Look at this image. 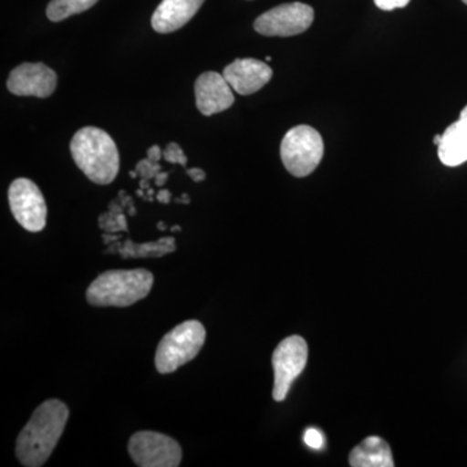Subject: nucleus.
<instances>
[{
  "label": "nucleus",
  "mask_w": 467,
  "mask_h": 467,
  "mask_svg": "<svg viewBox=\"0 0 467 467\" xmlns=\"http://www.w3.org/2000/svg\"><path fill=\"white\" fill-rule=\"evenodd\" d=\"M67 418L69 409L63 401L51 399L39 405L18 435V461L26 467H39L47 462L63 435Z\"/></svg>",
  "instance_id": "nucleus-1"
},
{
  "label": "nucleus",
  "mask_w": 467,
  "mask_h": 467,
  "mask_svg": "<svg viewBox=\"0 0 467 467\" xmlns=\"http://www.w3.org/2000/svg\"><path fill=\"white\" fill-rule=\"evenodd\" d=\"M70 153L77 167L98 184H109L119 171V155L115 140L107 131L86 126L70 142Z\"/></svg>",
  "instance_id": "nucleus-2"
},
{
  "label": "nucleus",
  "mask_w": 467,
  "mask_h": 467,
  "mask_svg": "<svg viewBox=\"0 0 467 467\" xmlns=\"http://www.w3.org/2000/svg\"><path fill=\"white\" fill-rule=\"evenodd\" d=\"M152 285L153 275L149 270H109L88 285L86 299L94 306L125 308L143 300Z\"/></svg>",
  "instance_id": "nucleus-3"
},
{
  "label": "nucleus",
  "mask_w": 467,
  "mask_h": 467,
  "mask_svg": "<svg viewBox=\"0 0 467 467\" xmlns=\"http://www.w3.org/2000/svg\"><path fill=\"white\" fill-rule=\"evenodd\" d=\"M204 326L196 319L184 321L169 331L156 350L155 365L159 373H174L177 368L192 361L205 343Z\"/></svg>",
  "instance_id": "nucleus-4"
},
{
  "label": "nucleus",
  "mask_w": 467,
  "mask_h": 467,
  "mask_svg": "<svg viewBox=\"0 0 467 467\" xmlns=\"http://www.w3.org/2000/svg\"><path fill=\"white\" fill-rule=\"evenodd\" d=\"M325 146L321 134L308 125L295 126L285 135L281 144V159L294 177L312 174L324 158Z\"/></svg>",
  "instance_id": "nucleus-5"
},
{
  "label": "nucleus",
  "mask_w": 467,
  "mask_h": 467,
  "mask_svg": "<svg viewBox=\"0 0 467 467\" xmlns=\"http://www.w3.org/2000/svg\"><path fill=\"white\" fill-rule=\"evenodd\" d=\"M275 368V389L273 398L284 401L287 398L292 383L303 373L308 362V344L299 335L285 337L273 353Z\"/></svg>",
  "instance_id": "nucleus-6"
},
{
  "label": "nucleus",
  "mask_w": 467,
  "mask_h": 467,
  "mask_svg": "<svg viewBox=\"0 0 467 467\" xmlns=\"http://www.w3.org/2000/svg\"><path fill=\"white\" fill-rule=\"evenodd\" d=\"M128 448L131 459L140 467H177L182 461L181 445L160 432H135Z\"/></svg>",
  "instance_id": "nucleus-7"
},
{
  "label": "nucleus",
  "mask_w": 467,
  "mask_h": 467,
  "mask_svg": "<svg viewBox=\"0 0 467 467\" xmlns=\"http://www.w3.org/2000/svg\"><path fill=\"white\" fill-rule=\"evenodd\" d=\"M9 208L18 223L30 233L45 229L47 205L41 190L27 178H17L8 190Z\"/></svg>",
  "instance_id": "nucleus-8"
},
{
  "label": "nucleus",
  "mask_w": 467,
  "mask_h": 467,
  "mask_svg": "<svg viewBox=\"0 0 467 467\" xmlns=\"http://www.w3.org/2000/svg\"><path fill=\"white\" fill-rule=\"evenodd\" d=\"M315 20V11L304 3H285L256 18L254 27L265 36H294L308 30Z\"/></svg>",
  "instance_id": "nucleus-9"
},
{
  "label": "nucleus",
  "mask_w": 467,
  "mask_h": 467,
  "mask_svg": "<svg viewBox=\"0 0 467 467\" xmlns=\"http://www.w3.org/2000/svg\"><path fill=\"white\" fill-rule=\"evenodd\" d=\"M57 86V75L43 63H24L12 70L7 88L17 97L48 98Z\"/></svg>",
  "instance_id": "nucleus-10"
},
{
  "label": "nucleus",
  "mask_w": 467,
  "mask_h": 467,
  "mask_svg": "<svg viewBox=\"0 0 467 467\" xmlns=\"http://www.w3.org/2000/svg\"><path fill=\"white\" fill-rule=\"evenodd\" d=\"M196 107L202 115L212 116L229 109L235 101L232 86L223 75L205 72L195 82Z\"/></svg>",
  "instance_id": "nucleus-11"
},
{
  "label": "nucleus",
  "mask_w": 467,
  "mask_h": 467,
  "mask_svg": "<svg viewBox=\"0 0 467 467\" xmlns=\"http://www.w3.org/2000/svg\"><path fill=\"white\" fill-rule=\"evenodd\" d=\"M223 77L239 95H251L269 84L272 67L256 58H236L223 69Z\"/></svg>",
  "instance_id": "nucleus-12"
},
{
  "label": "nucleus",
  "mask_w": 467,
  "mask_h": 467,
  "mask_svg": "<svg viewBox=\"0 0 467 467\" xmlns=\"http://www.w3.org/2000/svg\"><path fill=\"white\" fill-rule=\"evenodd\" d=\"M205 0H161L150 18L153 30L168 34L181 29L198 14Z\"/></svg>",
  "instance_id": "nucleus-13"
},
{
  "label": "nucleus",
  "mask_w": 467,
  "mask_h": 467,
  "mask_svg": "<svg viewBox=\"0 0 467 467\" xmlns=\"http://www.w3.org/2000/svg\"><path fill=\"white\" fill-rule=\"evenodd\" d=\"M439 159L447 167H459L467 161V119L460 117L441 135L438 146Z\"/></svg>",
  "instance_id": "nucleus-14"
},
{
  "label": "nucleus",
  "mask_w": 467,
  "mask_h": 467,
  "mask_svg": "<svg viewBox=\"0 0 467 467\" xmlns=\"http://www.w3.org/2000/svg\"><path fill=\"white\" fill-rule=\"evenodd\" d=\"M352 467H393L391 448L379 436H368L361 444L353 448L349 454Z\"/></svg>",
  "instance_id": "nucleus-15"
},
{
  "label": "nucleus",
  "mask_w": 467,
  "mask_h": 467,
  "mask_svg": "<svg viewBox=\"0 0 467 467\" xmlns=\"http://www.w3.org/2000/svg\"><path fill=\"white\" fill-rule=\"evenodd\" d=\"M99 0H51L46 9L48 20L52 23L66 20L73 15L82 14L94 7Z\"/></svg>",
  "instance_id": "nucleus-16"
},
{
  "label": "nucleus",
  "mask_w": 467,
  "mask_h": 467,
  "mask_svg": "<svg viewBox=\"0 0 467 467\" xmlns=\"http://www.w3.org/2000/svg\"><path fill=\"white\" fill-rule=\"evenodd\" d=\"M174 238H162L156 243H146L135 245L134 243L126 242L124 248L119 250L124 259L128 257H160L175 250Z\"/></svg>",
  "instance_id": "nucleus-17"
},
{
  "label": "nucleus",
  "mask_w": 467,
  "mask_h": 467,
  "mask_svg": "<svg viewBox=\"0 0 467 467\" xmlns=\"http://www.w3.org/2000/svg\"><path fill=\"white\" fill-rule=\"evenodd\" d=\"M135 171H137L138 175H140L144 180H150V178H155L156 175L161 171V167H160L159 162L152 161V160L150 159H144L142 161L138 162Z\"/></svg>",
  "instance_id": "nucleus-18"
},
{
  "label": "nucleus",
  "mask_w": 467,
  "mask_h": 467,
  "mask_svg": "<svg viewBox=\"0 0 467 467\" xmlns=\"http://www.w3.org/2000/svg\"><path fill=\"white\" fill-rule=\"evenodd\" d=\"M162 155L171 164H180L182 167L187 165L186 155H184L182 149L177 143H169L167 150L162 152Z\"/></svg>",
  "instance_id": "nucleus-19"
},
{
  "label": "nucleus",
  "mask_w": 467,
  "mask_h": 467,
  "mask_svg": "<svg viewBox=\"0 0 467 467\" xmlns=\"http://www.w3.org/2000/svg\"><path fill=\"white\" fill-rule=\"evenodd\" d=\"M304 441L312 450H321L324 445V436L316 429H308L304 435Z\"/></svg>",
  "instance_id": "nucleus-20"
},
{
  "label": "nucleus",
  "mask_w": 467,
  "mask_h": 467,
  "mask_svg": "<svg viewBox=\"0 0 467 467\" xmlns=\"http://www.w3.org/2000/svg\"><path fill=\"white\" fill-rule=\"evenodd\" d=\"M374 3L382 11H393V9L407 7L410 0H374Z\"/></svg>",
  "instance_id": "nucleus-21"
},
{
  "label": "nucleus",
  "mask_w": 467,
  "mask_h": 467,
  "mask_svg": "<svg viewBox=\"0 0 467 467\" xmlns=\"http://www.w3.org/2000/svg\"><path fill=\"white\" fill-rule=\"evenodd\" d=\"M187 175L192 178L193 182H202L205 180V171L201 168L187 169Z\"/></svg>",
  "instance_id": "nucleus-22"
},
{
  "label": "nucleus",
  "mask_w": 467,
  "mask_h": 467,
  "mask_svg": "<svg viewBox=\"0 0 467 467\" xmlns=\"http://www.w3.org/2000/svg\"><path fill=\"white\" fill-rule=\"evenodd\" d=\"M147 156L152 161L159 162L164 155H162L161 149L159 146H152L147 150Z\"/></svg>",
  "instance_id": "nucleus-23"
},
{
  "label": "nucleus",
  "mask_w": 467,
  "mask_h": 467,
  "mask_svg": "<svg viewBox=\"0 0 467 467\" xmlns=\"http://www.w3.org/2000/svg\"><path fill=\"white\" fill-rule=\"evenodd\" d=\"M156 199H158L160 202H162V204H169L171 201V193L169 192L168 190H161V192L156 195Z\"/></svg>",
  "instance_id": "nucleus-24"
},
{
  "label": "nucleus",
  "mask_w": 467,
  "mask_h": 467,
  "mask_svg": "<svg viewBox=\"0 0 467 467\" xmlns=\"http://www.w3.org/2000/svg\"><path fill=\"white\" fill-rule=\"evenodd\" d=\"M169 174L165 173V171H160L158 175L155 177V183L156 186L161 187L164 186L165 183H167Z\"/></svg>",
  "instance_id": "nucleus-25"
},
{
  "label": "nucleus",
  "mask_w": 467,
  "mask_h": 467,
  "mask_svg": "<svg viewBox=\"0 0 467 467\" xmlns=\"http://www.w3.org/2000/svg\"><path fill=\"white\" fill-rule=\"evenodd\" d=\"M117 223H119V229L121 230H128V225H126V218L124 214L119 213V216H117Z\"/></svg>",
  "instance_id": "nucleus-26"
},
{
  "label": "nucleus",
  "mask_w": 467,
  "mask_h": 467,
  "mask_svg": "<svg viewBox=\"0 0 467 467\" xmlns=\"http://www.w3.org/2000/svg\"><path fill=\"white\" fill-rule=\"evenodd\" d=\"M140 189H143V190L150 189L149 180H144V178H142V181H140Z\"/></svg>",
  "instance_id": "nucleus-27"
},
{
  "label": "nucleus",
  "mask_w": 467,
  "mask_h": 467,
  "mask_svg": "<svg viewBox=\"0 0 467 467\" xmlns=\"http://www.w3.org/2000/svg\"><path fill=\"white\" fill-rule=\"evenodd\" d=\"M175 202H183V204H189V202H190L189 195H187V193H183L182 199H177V201H175Z\"/></svg>",
  "instance_id": "nucleus-28"
},
{
  "label": "nucleus",
  "mask_w": 467,
  "mask_h": 467,
  "mask_svg": "<svg viewBox=\"0 0 467 467\" xmlns=\"http://www.w3.org/2000/svg\"><path fill=\"white\" fill-rule=\"evenodd\" d=\"M441 135H435V138H434V143L436 144V146H439V144H441Z\"/></svg>",
  "instance_id": "nucleus-29"
},
{
  "label": "nucleus",
  "mask_w": 467,
  "mask_h": 467,
  "mask_svg": "<svg viewBox=\"0 0 467 467\" xmlns=\"http://www.w3.org/2000/svg\"><path fill=\"white\" fill-rule=\"evenodd\" d=\"M460 117H463V119H467V106L465 107V109H463L462 110H461V115Z\"/></svg>",
  "instance_id": "nucleus-30"
},
{
  "label": "nucleus",
  "mask_w": 467,
  "mask_h": 467,
  "mask_svg": "<svg viewBox=\"0 0 467 467\" xmlns=\"http://www.w3.org/2000/svg\"><path fill=\"white\" fill-rule=\"evenodd\" d=\"M171 232H182V227H181V226L171 227Z\"/></svg>",
  "instance_id": "nucleus-31"
},
{
  "label": "nucleus",
  "mask_w": 467,
  "mask_h": 467,
  "mask_svg": "<svg viewBox=\"0 0 467 467\" xmlns=\"http://www.w3.org/2000/svg\"><path fill=\"white\" fill-rule=\"evenodd\" d=\"M158 229L159 230H165V229H167V226H165L164 223H158Z\"/></svg>",
  "instance_id": "nucleus-32"
},
{
  "label": "nucleus",
  "mask_w": 467,
  "mask_h": 467,
  "mask_svg": "<svg viewBox=\"0 0 467 467\" xmlns=\"http://www.w3.org/2000/svg\"><path fill=\"white\" fill-rule=\"evenodd\" d=\"M137 195L138 196H144L143 189L138 190Z\"/></svg>",
  "instance_id": "nucleus-33"
},
{
  "label": "nucleus",
  "mask_w": 467,
  "mask_h": 467,
  "mask_svg": "<svg viewBox=\"0 0 467 467\" xmlns=\"http://www.w3.org/2000/svg\"><path fill=\"white\" fill-rule=\"evenodd\" d=\"M137 175H138L137 171H130L131 178H135V177H137Z\"/></svg>",
  "instance_id": "nucleus-34"
},
{
  "label": "nucleus",
  "mask_w": 467,
  "mask_h": 467,
  "mask_svg": "<svg viewBox=\"0 0 467 467\" xmlns=\"http://www.w3.org/2000/svg\"><path fill=\"white\" fill-rule=\"evenodd\" d=\"M266 61H267V63H270V61H272V57H266Z\"/></svg>",
  "instance_id": "nucleus-35"
},
{
  "label": "nucleus",
  "mask_w": 467,
  "mask_h": 467,
  "mask_svg": "<svg viewBox=\"0 0 467 467\" xmlns=\"http://www.w3.org/2000/svg\"><path fill=\"white\" fill-rule=\"evenodd\" d=\"M462 2L467 5V0H462Z\"/></svg>",
  "instance_id": "nucleus-36"
}]
</instances>
